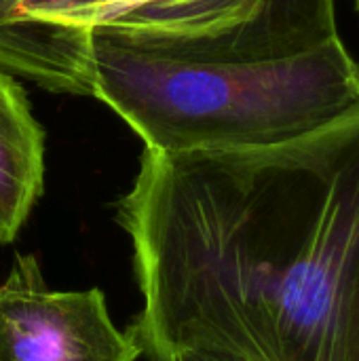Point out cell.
Here are the masks:
<instances>
[{
	"mask_svg": "<svg viewBox=\"0 0 359 361\" xmlns=\"http://www.w3.org/2000/svg\"><path fill=\"white\" fill-rule=\"evenodd\" d=\"M116 220L150 361L220 347L351 361L359 302V112L258 148L144 150Z\"/></svg>",
	"mask_w": 359,
	"mask_h": 361,
	"instance_id": "cell-1",
	"label": "cell"
},
{
	"mask_svg": "<svg viewBox=\"0 0 359 361\" xmlns=\"http://www.w3.org/2000/svg\"><path fill=\"white\" fill-rule=\"evenodd\" d=\"M93 97L157 152L275 146L359 112V63L341 36L250 61H199L93 38Z\"/></svg>",
	"mask_w": 359,
	"mask_h": 361,
	"instance_id": "cell-2",
	"label": "cell"
},
{
	"mask_svg": "<svg viewBox=\"0 0 359 361\" xmlns=\"http://www.w3.org/2000/svg\"><path fill=\"white\" fill-rule=\"evenodd\" d=\"M15 74L93 95V38L199 61L303 53L339 36L336 0H17Z\"/></svg>",
	"mask_w": 359,
	"mask_h": 361,
	"instance_id": "cell-3",
	"label": "cell"
},
{
	"mask_svg": "<svg viewBox=\"0 0 359 361\" xmlns=\"http://www.w3.org/2000/svg\"><path fill=\"white\" fill-rule=\"evenodd\" d=\"M129 332L108 313L102 290H49L40 264L17 254L0 283V361H138Z\"/></svg>",
	"mask_w": 359,
	"mask_h": 361,
	"instance_id": "cell-4",
	"label": "cell"
},
{
	"mask_svg": "<svg viewBox=\"0 0 359 361\" xmlns=\"http://www.w3.org/2000/svg\"><path fill=\"white\" fill-rule=\"evenodd\" d=\"M44 135L25 91L0 70V243H13L42 192Z\"/></svg>",
	"mask_w": 359,
	"mask_h": 361,
	"instance_id": "cell-5",
	"label": "cell"
},
{
	"mask_svg": "<svg viewBox=\"0 0 359 361\" xmlns=\"http://www.w3.org/2000/svg\"><path fill=\"white\" fill-rule=\"evenodd\" d=\"M17 0H0V70L15 74V44L11 30V8Z\"/></svg>",
	"mask_w": 359,
	"mask_h": 361,
	"instance_id": "cell-6",
	"label": "cell"
},
{
	"mask_svg": "<svg viewBox=\"0 0 359 361\" xmlns=\"http://www.w3.org/2000/svg\"><path fill=\"white\" fill-rule=\"evenodd\" d=\"M165 361H254L220 347H188L171 353Z\"/></svg>",
	"mask_w": 359,
	"mask_h": 361,
	"instance_id": "cell-7",
	"label": "cell"
},
{
	"mask_svg": "<svg viewBox=\"0 0 359 361\" xmlns=\"http://www.w3.org/2000/svg\"><path fill=\"white\" fill-rule=\"evenodd\" d=\"M351 361H359V302L358 317H355V330H353V345H351Z\"/></svg>",
	"mask_w": 359,
	"mask_h": 361,
	"instance_id": "cell-8",
	"label": "cell"
},
{
	"mask_svg": "<svg viewBox=\"0 0 359 361\" xmlns=\"http://www.w3.org/2000/svg\"><path fill=\"white\" fill-rule=\"evenodd\" d=\"M355 6H358V11H359V0H355Z\"/></svg>",
	"mask_w": 359,
	"mask_h": 361,
	"instance_id": "cell-9",
	"label": "cell"
}]
</instances>
